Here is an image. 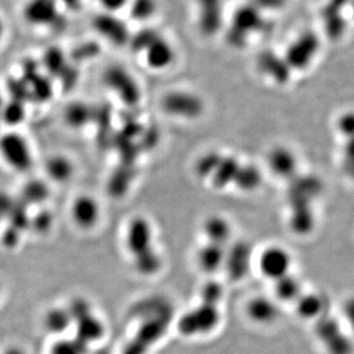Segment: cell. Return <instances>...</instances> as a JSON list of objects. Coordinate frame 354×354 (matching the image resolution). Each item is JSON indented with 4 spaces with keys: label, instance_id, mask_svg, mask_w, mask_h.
I'll return each instance as SVG.
<instances>
[{
    "label": "cell",
    "instance_id": "5b68a950",
    "mask_svg": "<svg viewBox=\"0 0 354 354\" xmlns=\"http://www.w3.org/2000/svg\"><path fill=\"white\" fill-rule=\"evenodd\" d=\"M162 104L167 113L186 118H197L204 108L196 95L186 92L169 93L165 95Z\"/></svg>",
    "mask_w": 354,
    "mask_h": 354
},
{
    "label": "cell",
    "instance_id": "cb8c5ba5",
    "mask_svg": "<svg viewBox=\"0 0 354 354\" xmlns=\"http://www.w3.org/2000/svg\"><path fill=\"white\" fill-rule=\"evenodd\" d=\"M223 156L218 152H209L198 160L195 171L198 176L201 178H209L214 176L218 165H220Z\"/></svg>",
    "mask_w": 354,
    "mask_h": 354
},
{
    "label": "cell",
    "instance_id": "9c48e42d",
    "mask_svg": "<svg viewBox=\"0 0 354 354\" xmlns=\"http://www.w3.org/2000/svg\"><path fill=\"white\" fill-rule=\"evenodd\" d=\"M23 16L34 26L53 25L58 17L57 0H29L23 9Z\"/></svg>",
    "mask_w": 354,
    "mask_h": 354
},
{
    "label": "cell",
    "instance_id": "4316f807",
    "mask_svg": "<svg viewBox=\"0 0 354 354\" xmlns=\"http://www.w3.org/2000/svg\"><path fill=\"white\" fill-rule=\"evenodd\" d=\"M203 304L216 305V302L220 301L221 295H223V290L221 286L216 283H209L204 286L202 290Z\"/></svg>",
    "mask_w": 354,
    "mask_h": 354
},
{
    "label": "cell",
    "instance_id": "603a6c76",
    "mask_svg": "<svg viewBox=\"0 0 354 354\" xmlns=\"http://www.w3.org/2000/svg\"><path fill=\"white\" fill-rule=\"evenodd\" d=\"M91 118L92 109L83 102H74L65 111V120L72 127H82L87 124Z\"/></svg>",
    "mask_w": 354,
    "mask_h": 354
},
{
    "label": "cell",
    "instance_id": "ac0fdd59",
    "mask_svg": "<svg viewBox=\"0 0 354 354\" xmlns=\"http://www.w3.org/2000/svg\"><path fill=\"white\" fill-rule=\"evenodd\" d=\"M241 165L236 158L223 156L220 165L212 176L214 186L216 188H225L228 184L234 183Z\"/></svg>",
    "mask_w": 354,
    "mask_h": 354
},
{
    "label": "cell",
    "instance_id": "277c9868",
    "mask_svg": "<svg viewBox=\"0 0 354 354\" xmlns=\"http://www.w3.org/2000/svg\"><path fill=\"white\" fill-rule=\"evenodd\" d=\"M153 236L150 221L142 216H137L131 221L127 232V246L133 259L155 251Z\"/></svg>",
    "mask_w": 354,
    "mask_h": 354
},
{
    "label": "cell",
    "instance_id": "484cf974",
    "mask_svg": "<svg viewBox=\"0 0 354 354\" xmlns=\"http://www.w3.org/2000/svg\"><path fill=\"white\" fill-rule=\"evenodd\" d=\"M80 342L58 341L50 348V354H83Z\"/></svg>",
    "mask_w": 354,
    "mask_h": 354
},
{
    "label": "cell",
    "instance_id": "4fadbf2b",
    "mask_svg": "<svg viewBox=\"0 0 354 354\" xmlns=\"http://www.w3.org/2000/svg\"><path fill=\"white\" fill-rule=\"evenodd\" d=\"M147 64L151 68L162 70L172 64L174 59V48L169 41L158 37L146 51Z\"/></svg>",
    "mask_w": 354,
    "mask_h": 354
},
{
    "label": "cell",
    "instance_id": "4dcf8cb0",
    "mask_svg": "<svg viewBox=\"0 0 354 354\" xmlns=\"http://www.w3.org/2000/svg\"><path fill=\"white\" fill-rule=\"evenodd\" d=\"M6 354H24V353H23L22 351H20V349L12 348V349H9V351H7V353Z\"/></svg>",
    "mask_w": 354,
    "mask_h": 354
},
{
    "label": "cell",
    "instance_id": "2e32d148",
    "mask_svg": "<svg viewBox=\"0 0 354 354\" xmlns=\"http://www.w3.org/2000/svg\"><path fill=\"white\" fill-rule=\"evenodd\" d=\"M97 31L109 41L115 44H122L128 39L127 29L122 22L113 16H102L95 21Z\"/></svg>",
    "mask_w": 354,
    "mask_h": 354
},
{
    "label": "cell",
    "instance_id": "83f0119b",
    "mask_svg": "<svg viewBox=\"0 0 354 354\" xmlns=\"http://www.w3.org/2000/svg\"><path fill=\"white\" fill-rule=\"evenodd\" d=\"M158 38V35L156 34L153 31H151V30L142 31L138 35H136L134 39H133V46H134L133 48H135L136 50L146 51L147 48Z\"/></svg>",
    "mask_w": 354,
    "mask_h": 354
},
{
    "label": "cell",
    "instance_id": "7c38bea8",
    "mask_svg": "<svg viewBox=\"0 0 354 354\" xmlns=\"http://www.w3.org/2000/svg\"><path fill=\"white\" fill-rule=\"evenodd\" d=\"M295 311L304 320L317 321L328 313L327 299L320 293L304 292L295 304Z\"/></svg>",
    "mask_w": 354,
    "mask_h": 354
},
{
    "label": "cell",
    "instance_id": "44dd1931",
    "mask_svg": "<svg viewBox=\"0 0 354 354\" xmlns=\"http://www.w3.org/2000/svg\"><path fill=\"white\" fill-rule=\"evenodd\" d=\"M262 183V174L257 167L252 165H241L234 184L242 191H253Z\"/></svg>",
    "mask_w": 354,
    "mask_h": 354
},
{
    "label": "cell",
    "instance_id": "f546056e",
    "mask_svg": "<svg viewBox=\"0 0 354 354\" xmlns=\"http://www.w3.org/2000/svg\"><path fill=\"white\" fill-rule=\"evenodd\" d=\"M131 0H99L100 4L108 12H115L124 8Z\"/></svg>",
    "mask_w": 354,
    "mask_h": 354
},
{
    "label": "cell",
    "instance_id": "7a4b0ae2",
    "mask_svg": "<svg viewBox=\"0 0 354 354\" xmlns=\"http://www.w3.org/2000/svg\"><path fill=\"white\" fill-rule=\"evenodd\" d=\"M0 156L11 169L26 171L32 167V151L17 133H7L0 138Z\"/></svg>",
    "mask_w": 354,
    "mask_h": 354
},
{
    "label": "cell",
    "instance_id": "3957f363",
    "mask_svg": "<svg viewBox=\"0 0 354 354\" xmlns=\"http://www.w3.org/2000/svg\"><path fill=\"white\" fill-rule=\"evenodd\" d=\"M259 271L265 278L276 281L291 272L292 257L286 248L279 245L267 247L258 260Z\"/></svg>",
    "mask_w": 354,
    "mask_h": 354
},
{
    "label": "cell",
    "instance_id": "ba28073f",
    "mask_svg": "<svg viewBox=\"0 0 354 354\" xmlns=\"http://www.w3.org/2000/svg\"><path fill=\"white\" fill-rule=\"evenodd\" d=\"M245 313L249 320L256 325L269 326L279 320L281 308L276 298L258 295L247 302Z\"/></svg>",
    "mask_w": 354,
    "mask_h": 354
},
{
    "label": "cell",
    "instance_id": "1f68e13d",
    "mask_svg": "<svg viewBox=\"0 0 354 354\" xmlns=\"http://www.w3.org/2000/svg\"><path fill=\"white\" fill-rule=\"evenodd\" d=\"M2 32H3V26H2L1 21H0V38H1Z\"/></svg>",
    "mask_w": 354,
    "mask_h": 354
},
{
    "label": "cell",
    "instance_id": "30bf717a",
    "mask_svg": "<svg viewBox=\"0 0 354 354\" xmlns=\"http://www.w3.org/2000/svg\"><path fill=\"white\" fill-rule=\"evenodd\" d=\"M101 211L100 206L94 198L82 195L76 198L71 207L72 220L77 227L82 230H90L94 227L99 221Z\"/></svg>",
    "mask_w": 354,
    "mask_h": 354
},
{
    "label": "cell",
    "instance_id": "7402d4cb",
    "mask_svg": "<svg viewBox=\"0 0 354 354\" xmlns=\"http://www.w3.org/2000/svg\"><path fill=\"white\" fill-rule=\"evenodd\" d=\"M102 324L92 314L80 319L78 323V341L88 342L99 339L102 335Z\"/></svg>",
    "mask_w": 354,
    "mask_h": 354
},
{
    "label": "cell",
    "instance_id": "52a82bcc",
    "mask_svg": "<svg viewBox=\"0 0 354 354\" xmlns=\"http://www.w3.org/2000/svg\"><path fill=\"white\" fill-rule=\"evenodd\" d=\"M104 81L120 95L124 104L134 106L140 100V88L133 77L120 67H111L104 74Z\"/></svg>",
    "mask_w": 354,
    "mask_h": 354
},
{
    "label": "cell",
    "instance_id": "9a60e30c",
    "mask_svg": "<svg viewBox=\"0 0 354 354\" xmlns=\"http://www.w3.org/2000/svg\"><path fill=\"white\" fill-rule=\"evenodd\" d=\"M274 291L276 299L286 304H295L304 292V286L299 278L292 272L274 281Z\"/></svg>",
    "mask_w": 354,
    "mask_h": 354
},
{
    "label": "cell",
    "instance_id": "8fae6325",
    "mask_svg": "<svg viewBox=\"0 0 354 354\" xmlns=\"http://www.w3.org/2000/svg\"><path fill=\"white\" fill-rule=\"evenodd\" d=\"M227 249L225 246L207 242L197 252V265L202 272L211 274L225 267Z\"/></svg>",
    "mask_w": 354,
    "mask_h": 354
},
{
    "label": "cell",
    "instance_id": "e0dca14e",
    "mask_svg": "<svg viewBox=\"0 0 354 354\" xmlns=\"http://www.w3.org/2000/svg\"><path fill=\"white\" fill-rule=\"evenodd\" d=\"M74 322L68 309L55 307L48 310L44 318V325L46 332L53 335H59L68 329Z\"/></svg>",
    "mask_w": 354,
    "mask_h": 354
},
{
    "label": "cell",
    "instance_id": "d4e9b609",
    "mask_svg": "<svg viewBox=\"0 0 354 354\" xmlns=\"http://www.w3.org/2000/svg\"><path fill=\"white\" fill-rule=\"evenodd\" d=\"M133 17L138 20H146L153 15L156 10L155 0H131Z\"/></svg>",
    "mask_w": 354,
    "mask_h": 354
},
{
    "label": "cell",
    "instance_id": "f1b7e54d",
    "mask_svg": "<svg viewBox=\"0 0 354 354\" xmlns=\"http://www.w3.org/2000/svg\"><path fill=\"white\" fill-rule=\"evenodd\" d=\"M342 315H344L349 329L353 330L354 334V295L344 300V305H342Z\"/></svg>",
    "mask_w": 354,
    "mask_h": 354
},
{
    "label": "cell",
    "instance_id": "8992f818",
    "mask_svg": "<svg viewBox=\"0 0 354 354\" xmlns=\"http://www.w3.org/2000/svg\"><path fill=\"white\" fill-rule=\"evenodd\" d=\"M252 265V248L244 241L236 242L227 250L225 267L228 276L234 281L245 278Z\"/></svg>",
    "mask_w": 354,
    "mask_h": 354
},
{
    "label": "cell",
    "instance_id": "ffe728a7",
    "mask_svg": "<svg viewBox=\"0 0 354 354\" xmlns=\"http://www.w3.org/2000/svg\"><path fill=\"white\" fill-rule=\"evenodd\" d=\"M269 165L274 174L286 176L295 171V158L288 149L277 148L270 153Z\"/></svg>",
    "mask_w": 354,
    "mask_h": 354
},
{
    "label": "cell",
    "instance_id": "5bb4252c",
    "mask_svg": "<svg viewBox=\"0 0 354 354\" xmlns=\"http://www.w3.org/2000/svg\"><path fill=\"white\" fill-rule=\"evenodd\" d=\"M203 232L207 242L225 246L232 236V225L227 218L221 216H211L206 218L203 225Z\"/></svg>",
    "mask_w": 354,
    "mask_h": 354
},
{
    "label": "cell",
    "instance_id": "d6986e66",
    "mask_svg": "<svg viewBox=\"0 0 354 354\" xmlns=\"http://www.w3.org/2000/svg\"><path fill=\"white\" fill-rule=\"evenodd\" d=\"M46 174L55 183L68 181L73 174L74 169L71 160L64 156H55L48 158L46 165Z\"/></svg>",
    "mask_w": 354,
    "mask_h": 354
},
{
    "label": "cell",
    "instance_id": "6da1fadb",
    "mask_svg": "<svg viewBox=\"0 0 354 354\" xmlns=\"http://www.w3.org/2000/svg\"><path fill=\"white\" fill-rule=\"evenodd\" d=\"M317 339L329 354H353L354 342L342 323L328 312L315 321Z\"/></svg>",
    "mask_w": 354,
    "mask_h": 354
}]
</instances>
